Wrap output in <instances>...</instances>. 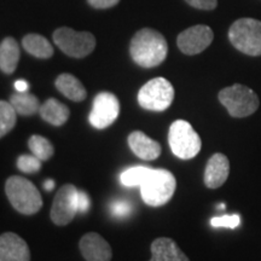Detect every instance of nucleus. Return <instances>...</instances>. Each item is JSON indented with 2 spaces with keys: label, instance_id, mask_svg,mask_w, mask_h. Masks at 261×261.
Instances as JSON below:
<instances>
[{
  "label": "nucleus",
  "instance_id": "obj_1",
  "mask_svg": "<svg viewBox=\"0 0 261 261\" xmlns=\"http://www.w3.org/2000/svg\"><path fill=\"white\" fill-rule=\"evenodd\" d=\"M129 54L139 67L155 68L167 57L168 45L161 33L151 28H143L130 40Z\"/></svg>",
  "mask_w": 261,
  "mask_h": 261
},
{
  "label": "nucleus",
  "instance_id": "obj_2",
  "mask_svg": "<svg viewBox=\"0 0 261 261\" xmlns=\"http://www.w3.org/2000/svg\"><path fill=\"white\" fill-rule=\"evenodd\" d=\"M143 201L151 207H160L171 200L177 188V180L167 169L149 168L139 185Z\"/></svg>",
  "mask_w": 261,
  "mask_h": 261
},
{
  "label": "nucleus",
  "instance_id": "obj_3",
  "mask_svg": "<svg viewBox=\"0 0 261 261\" xmlns=\"http://www.w3.org/2000/svg\"><path fill=\"white\" fill-rule=\"evenodd\" d=\"M5 192L10 203L24 215L38 213L42 207V198L35 185L28 179L12 175L5 182Z\"/></svg>",
  "mask_w": 261,
  "mask_h": 261
},
{
  "label": "nucleus",
  "instance_id": "obj_4",
  "mask_svg": "<svg viewBox=\"0 0 261 261\" xmlns=\"http://www.w3.org/2000/svg\"><path fill=\"white\" fill-rule=\"evenodd\" d=\"M231 44L248 56H261V22L255 18H240L228 31Z\"/></svg>",
  "mask_w": 261,
  "mask_h": 261
},
{
  "label": "nucleus",
  "instance_id": "obj_5",
  "mask_svg": "<svg viewBox=\"0 0 261 261\" xmlns=\"http://www.w3.org/2000/svg\"><path fill=\"white\" fill-rule=\"evenodd\" d=\"M219 100L232 117H247L259 108V97L252 89L241 84L225 87L219 92Z\"/></svg>",
  "mask_w": 261,
  "mask_h": 261
},
{
  "label": "nucleus",
  "instance_id": "obj_6",
  "mask_svg": "<svg viewBox=\"0 0 261 261\" xmlns=\"http://www.w3.org/2000/svg\"><path fill=\"white\" fill-rule=\"evenodd\" d=\"M168 143L173 154L181 160L194 159L202 146L200 136L185 120H177L172 123L168 132Z\"/></svg>",
  "mask_w": 261,
  "mask_h": 261
},
{
  "label": "nucleus",
  "instance_id": "obj_7",
  "mask_svg": "<svg viewBox=\"0 0 261 261\" xmlns=\"http://www.w3.org/2000/svg\"><path fill=\"white\" fill-rule=\"evenodd\" d=\"M174 99L173 85L165 77H155L148 81L138 92L139 106L150 112H165Z\"/></svg>",
  "mask_w": 261,
  "mask_h": 261
},
{
  "label": "nucleus",
  "instance_id": "obj_8",
  "mask_svg": "<svg viewBox=\"0 0 261 261\" xmlns=\"http://www.w3.org/2000/svg\"><path fill=\"white\" fill-rule=\"evenodd\" d=\"M54 41L62 52L73 58L89 56L96 47V38L89 32H76L68 27H61L54 33Z\"/></svg>",
  "mask_w": 261,
  "mask_h": 261
},
{
  "label": "nucleus",
  "instance_id": "obj_9",
  "mask_svg": "<svg viewBox=\"0 0 261 261\" xmlns=\"http://www.w3.org/2000/svg\"><path fill=\"white\" fill-rule=\"evenodd\" d=\"M79 190L71 184H65L57 191L51 207V220L58 226L68 225L77 213Z\"/></svg>",
  "mask_w": 261,
  "mask_h": 261
},
{
  "label": "nucleus",
  "instance_id": "obj_10",
  "mask_svg": "<svg viewBox=\"0 0 261 261\" xmlns=\"http://www.w3.org/2000/svg\"><path fill=\"white\" fill-rule=\"evenodd\" d=\"M120 114V102L115 94L100 92L94 98L89 120L94 128L104 129L116 121Z\"/></svg>",
  "mask_w": 261,
  "mask_h": 261
},
{
  "label": "nucleus",
  "instance_id": "obj_11",
  "mask_svg": "<svg viewBox=\"0 0 261 261\" xmlns=\"http://www.w3.org/2000/svg\"><path fill=\"white\" fill-rule=\"evenodd\" d=\"M213 31L204 24L194 25L178 35L177 44L182 54L194 56L204 51L213 41Z\"/></svg>",
  "mask_w": 261,
  "mask_h": 261
},
{
  "label": "nucleus",
  "instance_id": "obj_12",
  "mask_svg": "<svg viewBox=\"0 0 261 261\" xmlns=\"http://www.w3.org/2000/svg\"><path fill=\"white\" fill-rule=\"evenodd\" d=\"M79 248L87 261H110L113 250L110 244L97 232H89L81 237Z\"/></svg>",
  "mask_w": 261,
  "mask_h": 261
},
{
  "label": "nucleus",
  "instance_id": "obj_13",
  "mask_svg": "<svg viewBox=\"0 0 261 261\" xmlns=\"http://www.w3.org/2000/svg\"><path fill=\"white\" fill-rule=\"evenodd\" d=\"M0 261H31L27 242L14 232L0 234Z\"/></svg>",
  "mask_w": 261,
  "mask_h": 261
},
{
  "label": "nucleus",
  "instance_id": "obj_14",
  "mask_svg": "<svg viewBox=\"0 0 261 261\" xmlns=\"http://www.w3.org/2000/svg\"><path fill=\"white\" fill-rule=\"evenodd\" d=\"M230 174V162L224 154H214L208 160L204 169V184L210 189L223 187Z\"/></svg>",
  "mask_w": 261,
  "mask_h": 261
},
{
  "label": "nucleus",
  "instance_id": "obj_15",
  "mask_svg": "<svg viewBox=\"0 0 261 261\" xmlns=\"http://www.w3.org/2000/svg\"><path fill=\"white\" fill-rule=\"evenodd\" d=\"M128 145L137 158L152 161L161 155V145L156 140L151 139L142 130H135L128 136Z\"/></svg>",
  "mask_w": 261,
  "mask_h": 261
},
{
  "label": "nucleus",
  "instance_id": "obj_16",
  "mask_svg": "<svg viewBox=\"0 0 261 261\" xmlns=\"http://www.w3.org/2000/svg\"><path fill=\"white\" fill-rule=\"evenodd\" d=\"M150 250L151 259L149 261H190L178 244L168 237L156 238Z\"/></svg>",
  "mask_w": 261,
  "mask_h": 261
},
{
  "label": "nucleus",
  "instance_id": "obj_17",
  "mask_svg": "<svg viewBox=\"0 0 261 261\" xmlns=\"http://www.w3.org/2000/svg\"><path fill=\"white\" fill-rule=\"evenodd\" d=\"M41 119L52 126H62L69 119L70 112L67 106L55 98H48L39 109Z\"/></svg>",
  "mask_w": 261,
  "mask_h": 261
},
{
  "label": "nucleus",
  "instance_id": "obj_18",
  "mask_svg": "<svg viewBox=\"0 0 261 261\" xmlns=\"http://www.w3.org/2000/svg\"><path fill=\"white\" fill-rule=\"evenodd\" d=\"M56 87L60 92L73 102H83L87 97L86 89L74 75L64 73L56 79Z\"/></svg>",
  "mask_w": 261,
  "mask_h": 261
},
{
  "label": "nucleus",
  "instance_id": "obj_19",
  "mask_svg": "<svg viewBox=\"0 0 261 261\" xmlns=\"http://www.w3.org/2000/svg\"><path fill=\"white\" fill-rule=\"evenodd\" d=\"M19 46L14 38H5L0 44V69L5 74H12L17 68Z\"/></svg>",
  "mask_w": 261,
  "mask_h": 261
},
{
  "label": "nucleus",
  "instance_id": "obj_20",
  "mask_svg": "<svg viewBox=\"0 0 261 261\" xmlns=\"http://www.w3.org/2000/svg\"><path fill=\"white\" fill-rule=\"evenodd\" d=\"M24 50L32 56L47 60L54 55V47L46 38L39 34H28L22 40Z\"/></svg>",
  "mask_w": 261,
  "mask_h": 261
},
{
  "label": "nucleus",
  "instance_id": "obj_21",
  "mask_svg": "<svg viewBox=\"0 0 261 261\" xmlns=\"http://www.w3.org/2000/svg\"><path fill=\"white\" fill-rule=\"evenodd\" d=\"M10 104L14 107L16 113L22 116H32L40 109L38 97L29 92H16L10 97Z\"/></svg>",
  "mask_w": 261,
  "mask_h": 261
},
{
  "label": "nucleus",
  "instance_id": "obj_22",
  "mask_svg": "<svg viewBox=\"0 0 261 261\" xmlns=\"http://www.w3.org/2000/svg\"><path fill=\"white\" fill-rule=\"evenodd\" d=\"M28 146L31 149L32 154L37 156L42 162L50 160L52 155L55 154L54 145L51 144L50 140L42 136H32L28 140Z\"/></svg>",
  "mask_w": 261,
  "mask_h": 261
},
{
  "label": "nucleus",
  "instance_id": "obj_23",
  "mask_svg": "<svg viewBox=\"0 0 261 261\" xmlns=\"http://www.w3.org/2000/svg\"><path fill=\"white\" fill-rule=\"evenodd\" d=\"M16 110L10 102L0 100V138L8 135V133L16 126L17 117Z\"/></svg>",
  "mask_w": 261,
  "mask_h": 261
},
{
  "label": "nucleus",
  "instance_id": "obj_24",
  "mask_svg": "<svg viewBox=\"0 0 261 261\" xmlns=\"http://www.w3.org/2000/svg\"><path fill=\"white\" fill-rule=\"evenodd\" d=\"M148 172H149V167H145V166H136V167H130L128 169H126L125 172H122L121 182L125 185V187H128V188L139 187Z\"/></svg>",
  "mask_w": 261,
  "mask_h": 261
},
{
  "label": "nucleus",
  "instance_id": "obj_25",
  "mask_svg": "<svg viewBox=\"0 0 261 261\" xmlns=\"http://www.w3.org/2000/svg\"><path fill=\"white\" fill-rule=\"evenodd\" d=\"M41 160L34 155H21L17 160V167L23 173H35L41 168Z\"/></svg>",
  "mask_w": 261,
  "mask_h": 261
},
{
  "label": "nucleus",
  "instance_id": "obj_26",
  "mask_svg": "<svg viewBox=\"0 0 261 261\" xmlns=\"http://www.w3.org/2000/svg\"><path fill=\"white\" fill-rule=\"evenodd\" d=\"M241 223L240 215H224V217H215L211 220L212 226L214 227H226V228H236Z\"/></svg>",
  "mask_w": 261,
  "mask_h": 261
},
{
  "label": "nucleus",
  "instance_id": "obj_27",
  "mask_svg": "<svg viewBox=\"0 0 261 261\" xmlns=\"http://www.w3.org/2000/svg\"><path fill=\"white\" fill-rule=\"evenodd\" d=\"M112 213L115 218H126L132 213V204L126 200H117L112 204Z\"/></svg>",
  "mask_w": 261,
  "mask_h": 261
},
{
  "label": "nucleus",
  "instance_id": "obj_28",
  "mask_svg": "<svg viewBox=\"0 0 261 261\" xmlns=\"http://www.w3.org/2000/svg\"><path fill=\"white\" fill-rule=\"evenodd\" d=\"M189 5L198 10H214L218 5V0H185Z\"/></svg>",
  "mask_w": 261,
  "mask_h": 261
},
{
  "label": "nucleus",
  "instance_id": "obj_29",
  "mask_svg": "<svg viewBox=\"0 0 261 261\" xmlns=\"http://www.w3.org/2000/svg\"><path fill=\"white\" fill-rule=\"evenodd\" d=\"M90 205L91 201L86 192L79 191V197H77V212H80V213H86V212L89 211Z\"/></svg>",
  "mask_w": 261,
  "mask_h": 261
},
{
  "label": "nucleus",
  "instance_id": "obj_30",
  "mask_svg": "<svg viewBox=\"0 0 261 261\" xmlns=\"http://www.w3.org/2000/svg\"><path fill=\"white\" fill-rule=\"evenodd\" d=\"M87 2L94 9H109L115 6L120 0H87Z\"/></svg>",
  "mask_w": 261,
  "mask_h": 261
},
{
  "label": "nucleus",
  "instance_id": "obj_31",
  "mask_svg": "<svg viewBox=\"0 0 261 261\" xmlns=\"http://www.w3.org/2000/svg\"><path fill=\"white\" fill-rule=\"evenodd\" d=\"M15 89H16V92H28L29 85L27 81L24 80H17L15 83Z\"/></svg>",
  "mask_w": 261,
  "mask_h": 261
},
{
  "label": "nucleus",
  "instance_id": "obj_32",
  "mask_svg": "<svg viewBox=\"0 0 261 261\" xmlns=\"http://www.w3.org/2000/svg\"><path fill=\"white\" fill-rule=\"evenodd\" d=\"M55 185H56V182H55V180H52V179H48V180H46V181L44 182L45 190H47V191L54 190Z\"/></svg>",
  "mask_w": 261,
  "mask_h": 261
}]
</instances>
